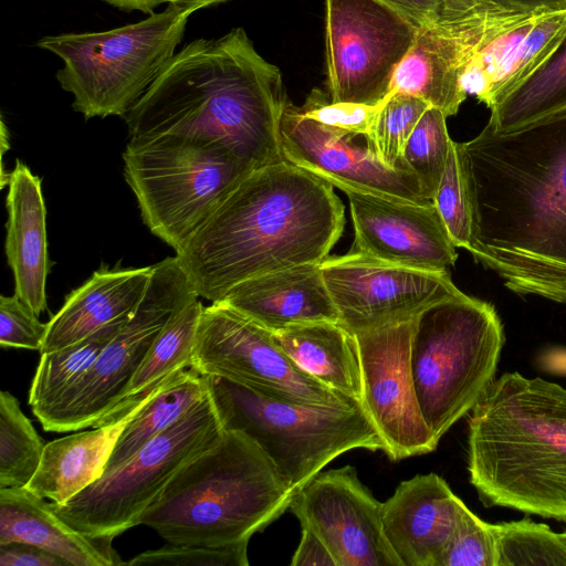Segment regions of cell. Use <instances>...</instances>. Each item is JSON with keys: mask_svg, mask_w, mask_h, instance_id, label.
<instances>
[{"mask_svg": "<svg viewBox=\"0 0 566 566\" xmlns=\"http://www.w3.org/2000/svg\"><path fill=\"white\" fill-rule=\"evenodd\" d=\"M471 212L468 251L521 295L566 304V108L455 143Z\"/></svg>", "mask_w": 566, "mask_h": 566, "instance_id": "obj_1", "label": "cell"}, {"mask_svg": "<svg viewBox=\"0 0 566 566\" xmlns=\"http://www.w3.org/2000/svg\"><path fill=\"white\" fill-rule=\"evenodd\" d=\"M333 187L286 160L252 170L176 252L197 294L217 302L245 280L321 263L345 226Z\"/></svg>", "mask_w": 566, "mask_h": 566, "instance_id": "obj_2", "label": "cell"}, {"mask_svg": "<svg viewBox=\"0 0 566 566\" xmlns=\"http://www.w3.org/2000/svg\"><path fill=\"white\" fill-rule=\"evenodd\" d=\"M286 101L279 67L234 28L187 43L123 118L130 137L216 143L256 169L284 160L280 117Z\"/></svg>", "mask_w": 566, "mask_h": 566, "instance_id": "obj_3", "label": "cell"}, {"mask_svg": "<svg viewBox=\"0 0 566 566\" xmlns=\"http://www.w3.org/2000/svg\"><path fill=\"white\" fill-rule=\"evenodd\" d=\"M468 471L484 506L566 522V388L494 378L468 419Z\"/></svg>", "mask_w": 566, "mask_h": 566, "instance_id": "obj_4", "label": "cell"}, {"mask_svg": "<svg viewBox=\"0 0 566 566\" xmlns=\"http://www.w3.org/2000/svg\"><path fill=\"white\" fill-rule=\"evenodd\" d=\"M295 493L250 437L223 430L174 475L138 523L168 543L226 546L262 532Z\"/></svg>", "mask_w": 566, "mask_h": 566, "instance_id": "obj_5", "label": "cell"}, {"mask_svg": "<svg viewBox=\"0 0 566 566\" xmlns=\"http://www.w3.org/2000/svg\"><path fill=\"white\" fill-rule=\"evenodd\" d=\"M223 430L250 437L295 492L338 455L385 443L359 401L319 405L274 398L205 375Z\"/></svg>", "mask_w": 566, "mask_h": 566, "instance_id": "obj_6", "label": "cell"}, {"mask_svg": "<svg viewBox=\"0 0 566 566\" xmlns=\"http://www.w3.org/2000/svg\"><path fill=\"white\" fill-rule=\"evenodd\" d=\"M504 343L495 308L463 292L418 315L410 366L420 410L438 442L494 380Z\"/></svg>", "mask_w": 566, "mask_h": 566, "instance_id": "obj_7", "label": "cell"}, {"mask_svg": "<svg viewBox=\"0 0 566 566\" xmlns=\"http://www.w3.org/2000/svg\"><path fill=\"white\" fill-rule=\"evenodd\" d=\"M191 10L171 4L108 31L45 35L36 46L63 61L55 77L86 119L124 117L176 54Z\"/></svg>", "mask_w": 566, "mask_h": 566, "instance_id": "obj_8", "label": "cell"}, {"mask_svg": "<svg viewBox=\"0 0 566 566\" xmlns=\"http://www.w3.org/2000/svg\"><path fill=\"white\" fill-rule=\"evenodd\" d=\"M123 161L143 222L176 252L255 169L219 144L177 135L130 137Z\"/></svg>", "mask_w": 566, "mask_h": 566, "instance_id": "obj_9", "label": "cell"}, {"mask_svg": "<svg viewBox=\"0 0 566 566\" xmlns=\"http://www.w3.org/2000/svg\"><path fill=\"white\" fill-rule=\"evenodd\" d=\"M223 429L210 394L124 464L104 473L53 512L88 536L115 537L139 517L174 475L212 447Z\"/></svg>", "mask_w": 566, "mask_h": 566, "instance_id": "obj_10", "label": "cell"}, {"mask_svg": "<svg viewBox=\"0 0 566 566\" xmlns=\"http://www.w3.org/2000/svg\"><path fill=\"white\" fill-rule=\"evenodd\" d=\"M199 296L177 256L153 265L147 289L125 324L91 369L38 418L46 431L96 427L123 400L125 390L170 316Z\"/></svg>", "mask_w": 566, "mask_h": 566, "instance_id": "obj_11", "label": "cell"}, {"mask_svg": "<svg viewBox=\"0 0 566 566\" xmlns=\"http://www.w3.org/2000/svg\"><path fill=\"white\" fill-rule=\"evenodd\" d=\"M325 13L329 99L382 103L420 25L381 0H325Z\"/></svg>", "mask_w": 566, "mask_h": 566, "instance_id": "obj_12", "label": "cell"}, {"mask_svg": "<svg viewBox=\"0 0 566 566\" xmlns=\"http://www.w3.org/2000/svg\"><path fill=\"white\" fill-rule=\"evenodd\" d=\"M189 368L295 402L357 401L300 369L277 344L273 332L221 301L203 306Z\"/></svg>", "mask_w": 566, "mask_h": 566, "instance_id": "obj_13", "label": "cell"}, {"mask_svg": "<svg viewBox=\"0 0 566 566\" xmlns=\"http://www.w3.org/2000/svg\"><path fill=\"white\" fill-rule=\"evenodd\" d=\"M321 269L339 323L354 334L413 319L462 293L448 271L396 265L349 251L328 255Z\"/></svg>", "mask_w": 566, "mask_h": 566, "instance_id": "obj_14", "label": "cell"}, {"mask_svg": "<svg viewBox=\"0 0 566 566\" xmlns=\"http://www.w3.org/2000/svg\"><path fill=\"white\" fill-rule=\"evenodd\" d=\"M416 318L355 333L361 364L360 403L392 461L432 452L439 443L423 419L411 373Z\"/></svg>", "mask_w": 566, "mask_h": 566, "instance_id": "obj_15", "label": "cell"}, {"mask_svg": "<svg viewBox=\"0 0 566 566\" xmlns=\"http://www.w3.org/2000/svg\"><path fill=\"white\" fill-rule=\"evenodd\" d=\"M381 509L352 465L318 472L289 507L321 537L336 566H402L385 535Z\"/></svg>", "mask_w": 566, "mask_h": 566, "instance_id": "obj_16", "label": "cell"}, {"mask_svg": "<svg viewBox=\"0 0 566 566\" xmlns=\"http://www.w3.org/2000/svg\"><path fill=\"white\" fill-rule=\"evenodd\" d=\"M355 135L306 117L289 99L280 117L284 160L344 190L352 189L415 203H428L416 175L381 163Z\"/></svg>", "mask_w": 566, "mask_h": 566, "instance_id": "obj_17", "label": "cell"}, {"mask_svg": "<svg viewBox=\"0 0 566 566\" xmlns=\"http://www.w3.org/2000/svg\"><path fill=\"white\" fill-rule=\"evenodd\" d=\"M349 201L354 242L349 252L396 265L447 271L455 245L433 202L415 203L342 190Z\"/></svg>", "mask_w": 566, "mask_h": 566, "instance_id": "obj_18", "label": "cell"}, {"mask_svg": "<svg viewBox=\"0 0 566 566\" xmlns=\"http://www.w3.org/2000/svg\"><path fill=\"white\" fill-rule=\"evenodd\" d=\"M528 14L510 13L457 24L420 27L397 66L390 92L409 94L455 115L467 98L461 74L470 57L490 38Z\"/></svg>", "mask_w": 566, "mask_h": 566, "instance_id": "obj_19", "label": "cell"}, {"mask_svg": "<svg viewBox=\"0 0 566 566\" xmlns=\"http://www.w3.org/2000/svg\"><path fill=\"white\" fill-rule=\"evenodd\" d=\"M566 34V9L528 14L506 27L467 62L461 85L489 108L532 75Z\"/></svg>", "mask_w": 566, "mask_h": 566, "instance_id": "obj_20", "label": "cell"}, {"mask_svg": "<svg viewBox=\"0 0 566 566\" xmlns=\"http://www.w3.org/2000/svg\"><path fill=\"white\" fill-rule=\"evenodd\" d=\"M464 503L436 473L402 481L382 502L385 535L402 566H439Z\"/></svg>", "mask_w": 566, "mask_h": 566, "instance_id": "obj_21", "label": "cell"}, {"mask_svg": "<svg viewBox=\"0 0 566 566\" xmlns=\"http://www.w3.org/2000/svg\"><path fill=\"white\" fill-rule=\"evenodd\" d=\"M160 382L123 400L93 430L46 443L40 465L27 488L42 499L63 504L99 479L120 433Z\"/></svg>", "mask_w": 566, "mask_h": 566, "instance_id": "obj_22", "label": "cell"}, {"mask_svg": "<svg viewBox=\"0 0 566 566\" xmlns=\"http://www.w3.org/2000/svg\"><path fill=\"white\" fill-rule=\"evenodd\" d=\"M220 301L273 333L298 324L339 322L321 263L245 280Z\"/></svg>", "mask_w": 566, "mask_h": 566, "instance_id": "obj_23", "label": "cell"}, {"mask_svg": "<svg viewBox=\"0 0 566 566\" xmlns=\"http://www.w3.org/2000/svg\"><path fill=\"white\" fill-rule=\"evenodd\" d=\"M6 255L14 279V294L40 315L46 308L50 269L46 209L41 179L17 160L8 180Z\"/></svg>", "mask_w": 566, "mask_h": 566, "instance_id": "obj_24", "label": "cell"}, {"mask_svg": "<svg viewBox=\"0 0 566 566\" xmlns=\"http://www.w3.org/2000/svg\"><path fill=\"white\" fill-rule=\"evenodd\" d=\"M153 265L95 271L66 296L61 310L46 323L40 353L61 349L129 316L145 293Z\"/></svg>", "mask_w": 566, "mask_h": 566, "instance_id": "obj_25", "label": "cell"}, {"mask_svg": "<svg viewBox=\"0 0 566 566\" xmlns=\"http://www.w3.org/2000/svg\"><path fill=\"white\" fill-rule=\"evenodd\" d=\"M23 488H0V545L19 542L44 548L74 566L124 565L114 537L75 531L49 502Z\"/></svg>", "mask_w": 566, "mask_h": 566, "instance_id": "obj_26", "label": "cell"}, {"mask_svg": "<svg viewBox=\"0 0 566 566\" xmlns=\"http://www.w3.org/2000/svg\"><path fill=\"white\" fill-rule=\"evenodd\" d=\"M273 334L300 369L332 390L360 401L361 364L354 333L339 322H313Z\"/></svg>", "mask_w": 566, "mask_h": 566, "instance_id": "obj_27", "label": "cell"}, {"mask_svg": "<svg viewBox=\"0 0 566 566\" xmlns=\"http://www.w3.org/2000/svg\"><path fill=\"white\" fill-rule=\"evenodd\" d=\"M209 395L206 376L192 368L165 378L153 397L127 423L106 463L105 472L128 461L150 440L180 420Z\"/></svg>", "mask_w": 566, "mask_h": 566, "instance_id": "obj_28", "label": "cell"}, {"mask_svg": "<svg viewBox=\"0 0 566 566\" xmlns=\"http://www.w3.org/2000/svg\"><path fill=\"white\" fill-rule=\"evenodd\" d=\"M566 108V34L546 61L491 107L488 126L507 132Z\"/></svg>", "mask_w": 566, "mask_h": 566, "instance_id": "obj_29", "label": "cell"}, {"mask_svg": "<svg viewBox=\"0 0 566 566\" xmlns=\"http://www.w3.org/2000/svg\"><path fill=\"white\" fill-rule=\"evenodd\" d=\"M129 316L115 321L61 349L41 354L29 392V405L36 418L63 398L91 369Z\"/></svg>", "mask_w": 566, "mask_h": 566, "instance_id": "obj_30", "label": "cell"}, {"mask_svg": "<svg viewBox=\"0 0 566 566\" xmlns=\"http://www.w3.org/2000/svg\"><path fill=\"white\" fill-rule=\"evenodd\" d=\"M198 297L191 298L170 316L128 384L124 400L145 392L174 373L190 367L203 310Z\"/></svg>", "mask_w": 566, "mask_h": 566, "instance_id": "obj_31", "label": "cell"}, {"mask_svg": "<svg viewBox=\"0 0 566 566\" xmlns=\"http://www.w3.org/2000/svg\"><path fill=\"white\" fill-rule=\"evenodd\" d=\"M45 444L22 412L18 399L0 394V488L27 486L35 474Z\"/></svg>", "mask_w": 566, "mask_h": 566, "instance_id": "obj_32", "label": "cell"}, {"mask_svg": "<svg viewBox=\"0 0 566 566\" xmlns=\"http://www.w3.org/2000/svg\"><path fill=\"white\" fill-rule=\"evenodd\" d=\"M496 566H566L560 533L530 518L494 524Z\"/></svg>", "mask_w": 566, "mask_h": 566, "instance_id": "obj_33", "label": "cell"}, {"mask_svg": "<svg viewBox=\"0 0 566 566\" xmlns=\"http://www.w3.org/2000/svg\"><path fill=\"white\" fill-rule=\"evenodd\" d=\"M447 116L436 107H428L411 135L403 154L402 166L418 178L423 197L432 201L441 180L452 139Z\"/></svg>", "mask_w": 566, "mask_h": 566, "instance_id": "obj_34", "label": "cell"}, {"mask_svg": "<svg viewBox=\"0 0 566 566\" xmlns=\"http://www.w3.org/2000/svg\"><path fill=\"white\" fill-rule=\"evenodd\" d=\"M428 107L430 105L419 97L390 92L370 135L365 137L367 146L381 163L390 168L406 169L402 166L406 143Z\"/></svg>", "mask_w": 566, "mask_h": 566, "instance_id": "obj_35", "label": "cell"}, {"mask_svg": "<svg viewBox=\"0 0 566 566\" xmlns=\"http://www.w3.org/2000/svg\"><path fill=\"white\" fill-rule=\"evenodd\" d=\"M439 566H496L494 524L464 504Z\"/></svg>", "mask_w": 566, "mask_h": 566, "instance_id": "obj_36", "label": "cell"}, {"mask_svg": "<svg viewBox=\"0 0 566 566\" xmlns=\"http://www.w3.org/2000/svg\"><path fill=\"white\" fill-rule=\"evenodd\" d=\"M432 202L454 245L468 250L471 239V212L453 140Z\"/></svg>", "mask_w": 566, "mask_h": 566, "instance_id": "obj_37", "label": "cell"}, {"mask_svg": "<svg viewBox=\"0 0 566 566\" xmlns=\"http://www.w3.org/2000/svg\"><path fill=\"white\" fill-rule=\"evenodd\" d=\"M248 544L241 542L226 546L172 544L145 551L124 565L161 566H248Z\"/></svg>", "mask_w": 566, "mask_h": 566, "instance_id": "obj_38", "label": "cell"}, {"mask_svg": "<svg viewBox=\"0 0 566 566\" xmlns=\"http://www.w3.org/2000/svg\"><path fill=\"white\" fill-rule=\"evenodd\" d=\"M420 27L457 24L484 20L506 12L481 0H381Z\"/></svg>", "mask_w": 566, "mask_h": 566, "instance_id": "obj_39", "label": "cell"}, {"mask_svg": "<svg viewBox=\"0 0 566 566\" xmlns=\"http://www.w3.org/2000/svg\"><path fill=\"white\" fill-rule=\"evenodd\" d=\"M384 103V102H382ZM367 105L350 102H332L317 90L307 97L301 112L326 126L344 130L355 136L370 135L381 105Z\"/></svg>", "mask_w": 566, "mask_h": 566, "instance_id": "obj_40", "label": "cell"}, {"mask_svg": "<svg viewBox=\"0 0 566 566\" xmlns=\"http://www.w3.org/2000/svg\"><path fill=\"white\" fill-rule=\"evenodd\" d=\"M15 294L0 297V345L41 350L48 324H43Z\"/></svg>", "mask_w": 566, "mask_h": 566, "instance_id": "obj_41", "label": "cell"}, {"mask_svg": "<svg viewBox=\"0 0 566 566\" xmlns=\"http://www.w3.org/2000/svg\"><path fill=\"white\" fill-rule=\"evenodd\" d=\"M0 566H71L57 555L28 543L0 545Z\"/></svg>", "mask_w": 566, "mask_h": 566, "instance_id": "obj_42", "label": "cell"}, {"mask_svg": "<svg viewBox=\"0 0 566 566\" xmlns=\"http://www.w3.org/2000/svg\"><path fill=\"white\" fill-rule=\"evenodd\" d=\"M292 566H336L321 537L307 526H302L300 544L292 557Z\"/></svg>", "mask_w": 566, "mask_h": 566, "instance_id": "obj_43", "label": "cell"}, {"mask_svg": "<svg viewBox=\"0 0 566 566\" xmlns=\"http://www.w3.org/2000/svg\"><path fill=\"white\" fill-rule=\"evenodd\" d=\"M500 10L520 14H542L566 9V0H481Z\"/></svg>", "mask_w": 566, "mask_h": 566, "instance_id": "obj_44", "label": "cell"}, {"mask_svg": "<svg viewBox=\"0 0 566 566\" xmlns=\"http://www.w3.org/2000/svg\"><path fill=\"white\" fill-rule=\"evenodd\" d=\"M230 0H144L142 4L140 12L150 14L154 12V9L163 3H171L186 9L191 10L192 12L198 11L200 9L208 8L210 6H216L220 3L228 2Z\"/></svg>", "mask_w": 566, "mask_h": 566, "instance_id": "obj_45", "label": "cell"}, {"mask_svg": "<svg viewBox=\"0 0 566 566\" xmlns=\"http://www.w3.org/2000/svg\"><path fill=\"white\" fill-rule=\"evenodd\" d=\"M112 7L124 11H140L144 0H102Z\"/></svg>", "mask_w": 566, "mask_h": 566, "instance_id": "obj_46", "label": "cell"}, {"mask_svg": "<svg viewBox=\"0 0 566 566\" xmlns=\"http://www.w3.org/2000/svg\"><path fill=\"white\" fill-rule=\"evenodd\" d=\"M560 536H562L564 543L566 544V528L563 533H560Z\"/></svg>", "mask_w": 566, "mask_h": 566, "instance_id": "obj_47", "label": "cell"}]
</instances>
